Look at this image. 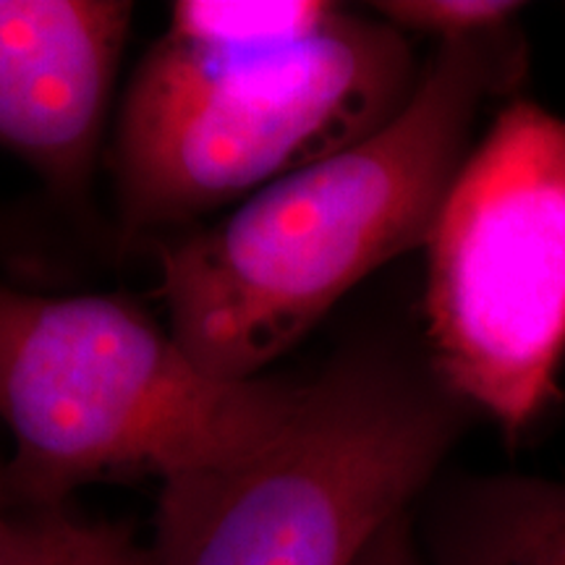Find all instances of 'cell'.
<instances>
[{
  "instance_id": "6da1fadb",
  "label": "cell",
  "mask_w": 565,
  "mask_h": 565,
  "mask_svg": "<svg viewBox=\"0 0 565 565\" xmlns=\"http://www.w3.org/2000/svg\"><path fill=\"white\" fill-rule=\"evenodd\" d=\"M524 30L445 42L404 110L162 254L168 330L204 372L263 377L359 282L427 244L484 108L519 97Z\"/></svg>"
},
{
  "instance_id": "7a4b0ae2",
  "label": "cell",
  "mask_w": 565,
  "mask_h": 565,
  "mask_svg": "<svg viewBox=\"0 0 565 565\" xmlns=\"http://www.w3.org/2000/svg\"><path fill=\"white\" fill-rule=\"evenodd\" d=\"M475 419L427 341L366 328L265 440L162 482L150 565H356L416 511Z\"/></svg>"
},
{
  "instance_id": "3957f363",
  "label": "cell",
  "mask_w": 565,
  "mask_h": 565,
  "mask_svg": "<svg viewBox=\"0 0 565 565\" xmlns=\"http://www.w3.org/2000/svg\"><path fill=\"white\" fill-rule=\"evenodd\" d=\"M412 38L338 6L275 45L168 32L118 108L113 175L131 231L179 228L356 145L393 121L419 82Z\"/></svg>"
},
{
  "instance_id": "277c9868",
  "label": "cell",
  "mask_w": 565,
  "mask_h": 565,
  "mask_svg": "<svg viewBox=\"0 0 565 565\" xmlns=\"http://www.w3.org/2000/svg\"><path fill=\"white\" fill-rule=\"evenodd\" d=\"M301 383L204 372L121 296H42L0 286L3 463L19 511L66 505L110 477L160 482L228 461L291 414Z\"/></svg>"
},
{
  "instance_id": "5b68a950",
  "label": "cell",
  "mask_w": 565,
  "mask_h": 565,
  "mask_svg": "<svg viewBox=\"0 0 565 565\" xmlns=\"http://www.w3.org/2000/svg\"><path fill=\"white\" fill-rule=\"evenodd\" d=\"M424 341L448 385L521 437L565 362V118L503 103L427 244Z\"/></svg>"
},
{
  "instance_id": "8992f818",
  "label": "cell",
  "mask_w": 565,
  "mask_h": 565,
  "mask_svg": "<svg viewBox=\"0 0 565 565\" xmlns=\"http://www.w3.org/2000/svg\"><path fill=\"white\" fill-rule=\"evenodd\" d=\"M131 19L126 0H0V150L66 200L95 173Z\"/></svg>"
},
{
  "instance_id": "52a82bcc",
  "label": "cell",
  "mask_w": 565,
  "mask_h": 565,
  "mask_svg": "<svg viewBox=\"0 0 565 565\" xmlns=\"http://www.w3.org/2000/svg\"><path fill=\"white\" fill-rule=\"evenodd\" d=\"M416 529L427 565H565V482L440 477L416 505Z\"/></svg>"
},
{
  "instance_id": "ba28073f",
  "label": "cell",
  "mask_w": 565,
  "mask_h": 565,
  "mask_svg": "<svg viewBox=\"0 0 565 565\" xmlns=\"http://www.w3.org/2000/svg\"><path fill=\"white\" fill-rule=\"evenodd\" d=\"M335 9L322 0H181L168 32L223 45H275L320 30Z\"/></svg>"
},
{
  "instance_id": "9c48e42d",
  "label": "cell",
  "mask_w": 565,
  "mask_h": 565,
  "mask_svg": "<svg viewBox=\"0 0 565 565\" xmlns=\"http://www.w3.org/2000/svg\"><path fill=\"white\" fill-rule=\"evenodd\" d=\"M370 9L406 38L422 34L445 45L513 30L526 6L513 0H383Z\"/></svg>"
},
{
  "instance_id": "30bf717a",
  "label": "cell",
  "mask_w": 565,
  "mask_h": 565,
  "mask_svg": "<svg viewBox=\"0 0 565 565\" xmlns=\"http://www.w3.org/2000/svg\"><path fill=\"white\" fill-rule=\"evenodd\" d=\"M32 513V565H150L147 547H139L118 526L74 515L66 505Z\"/></svg>"
},
{
  "instance_id": "8fae6325",
  "label": "cell",
  "mask_w": 565,
  "mask_h": 565,
  "mask_svg": "<svg viewBox=\"0 0 565 565\" xmlns=\"http://www.w3.org/2000/svg\"><path fill=\"white\" fill-rule=\"evenodd\" d=\"M356 565H427L422 553L416 511L395 519L377 534V540L364 550Z\"/></svg>"
},
{
  "instance_id": "7c38bea8",
  "label": "cell",
  "mask_w": 565,
  "mask_h": 565,
  "mask_svg": "<svg viewBox=\"0 0 565 565\" xmlns=\"http://www.w3.org/2000/svg\"><path fill=\"white\" fill-rule=\"evenodd\" d=\"M32 513L13 508L6 492L3 463H0V565H32Z\"/></svg>"
}]
</instances>
